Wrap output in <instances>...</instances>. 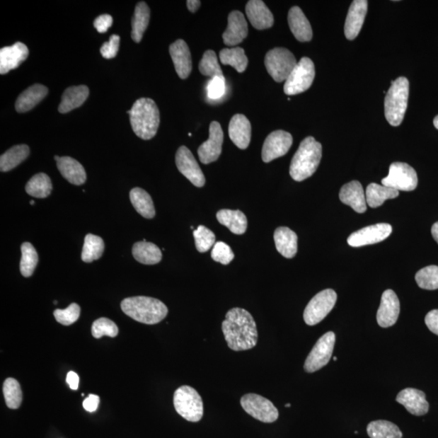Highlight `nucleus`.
<instances>
[{
    "instance_id": "obj_20",
    "label": "nucleus",
    "mask_w": 438,
    "mask_h": 438,
    "mask_svg": "<svg viewBox=\"0 0 438 438\" xmlns=\"http://www.w3.org/2000/svg\"><path fill=\"white\" fill-rule=\"evenodd\" d=\"M368 12V1L355 0L347 16L345 33L348 40H353L362 30L366 14Z\"/></svg>"
},
{
    "instance_id": "obj_43",
    "label": "nucleus",
    "mask_w": 438,
    "mask_h": 438,
    "mask_svg": "<svg viewBox=\"0 0 438 438\" xmlns=\"http://www.w3.org/2000/svg\"><path fill=\"white\" fill-rule=\"evenodd\" d=\"M199 71L202 75L212 77V79L216 76H224L219 64L217 54L212 50H208L204 53L199 63Z\"/></svg>"
},
{
    "instance_id": "obj_14",
    "label": "nucleus",
    "mask_w": 438,
    "mask_h": 438,
    "mask_svg": "<svg viewBox=\"0 0 438 438\" xmlns=\"http://www.w3.org/2000/svg\"><path fill=\"white\" fill-rule=\"evenodd\" d=\"M293 143L292 136L289 132L277 130L271 132L266 137L263 147V160L270 163L276 159L284 156L289 151Z\"/></svg>"
},
{
    "instance_id": "obj_7",
    "label": "nucleus",
    "mask_w": 438,
    "mask_h": 438,
    "mask_svg": "<svg viewBox=\"0 0 438 438\" xmlns=\"http://www.w3.org/2000/svg\"><path fill=\"white\" fill-rule=\"evenodd\" d=\"M297 63L295 55L284 47L270 50L265 57V65L268 74L279 83L287 81Z\"/></svg>"
},
{
    "instance_id": "obj_52",
    "label": "nucleus",
    "mask_w": 438,
    "mask_h": 438,
    "mask_svg": "<svg viewBox=\"0 0 438 438\" xmlns=\"http://www.w3.org/2000/svg\"><path fill=\"white\" fill-rule=\"evenodd\" d=\"M425 321L430 330L438 335V309L432 310L426 315Z\"/></svg>"
},
{
    "instance_id": "obj_12",
    "label": "nucleus",
    "mask_w": 438,
    "mask_h": 438,
    "mask_svg": "<svg viewBox=\"0 0 438 438\" xmlns=\"http://www.w3.org/2000/svg\"><path fill=\"white\" fill-rule=\"evenodd\" d=\"M335 343V335L334 332L326 333L321 336L318 341L309 353L306 363H304V370L307 373H314L321 368H323L329 363L334 351Z\"/></svg>"
},
{
    "instance_id": "obj_44",
    "label": "nucleus",
    "mask_w": 438,
    "mask_h": 438,
    "mask_svg": "<svg viewBox=\"0 0 438 438\" xmlns=\"http://www.w3.org/2000/svg\"><path fill=\"white\" fill-rule=\"evenodd\" d=\"M415 281L422 289H438V266L430 265L420 270L415 275Z\"/></svg>"
},
{
    "instance_id": "obj_56",
    "label": "nucleus",
    "mask_w": 438,
    "mask_h": 438,
    "mask_svg": "<svg viewBox=\"0 0 438 438\" xmlns=\"http://www.w3.org/2000/svg\"><path fill=\"white\" fill-rule=\"evenodd\" d=\"M432 235L435 241L438 243V221L432 226Z\"/></svg>"
},
{
    "instance_id": "obj_8",
    "label": "nucleus",
    "mask_w": 438,
    "mask_h": 438,
    "mask_svg": "<svg viewBox=\"0 0 438 438\" xmlns=\"http://www.w3.org/2000/svg\"><path fill=\"white\" fill-rule=\"evenodd\" d=\"M315 77V66L308 57H303L285 81L284 93L287 96H296L309 90Z\"/></svg>"
},
{
    "instance_id": "obj_18",
    "label": "nucleus",
    "mask_w": 438,
    "mask_h": 438,
    "mask_svg": "<svg viewBox=\"0 0 438 438\" xmlns=\"http://www.w3.org/2000/svg\"><path fill=\"white\" fill-rule=\"evenodd\" d=\"M248 28L245 16L240 11H232L229 16V24L223 35L225 45L234 47L248 36Z\"/></svg>"
},
{
    "instance_id": "obj_39",
    "label": "nucleus",
    "mask_w": 438,
    "mask_h": 438,
    "mask_svg": "<svg viewBox=\"0 0 438 438\" xmlns=\"http://www.w3.org/2000/svg\"><path fill=\"white\" fill-rule=\"evenodd\" d=\"M371 438H402L403 434L398 427L387 420H375L367 427Z\"/></svg>"
},
{
    "instance_id": "obj_9",
    "label": "nucleus",
    "mask_w": 438,
    "mask_h": 438,
    "mask_svg": "<svg viewBox=\"0 0 438 438\" xmlns=\"http://www.w3.org/2000/svg\"><path fill=\"white\" fill-rule=\"evenodd\" d=\"M337 301V294L334 290L326 289L316 295L304 309V320L309 325L321 323L333 309Z\"/></svg>"
},
{
    "instance_id": "obj_57",
    "label": "nucleus",
    "mask_w": 438,
    "mask_h": 438,
    "mask_svg": "<svg viewBox=\"0 0 438 438\" xmlns=\"http://www.w3.org/2000/svg\"><path fill=\"white\" fill-rule=\"evenodd\" d=\"M434 125L437 129H438V115L434 120Z\"/></svg>"
},
{
    "instance_id": "obj_42",
    "label": "nucleus",
    "mask_w": 438,
    "mask_h": 438,
    "mask_svg": "<svg viewBox=\"0 0 438 438\" xmlns=\"http://www.w3.org/2000/svg\"><path fill=\"white\" fill-rule=\"evenodd\" d=\"M3 392L8 408L10 409L20 408L23 395L18 381L12 378L5 380Z\"/></svg>"
},
{
    "instance_id": "obj_61",
    "label": "nucleus",
    "mask_w": 438,
    "mask_h": 438,
    "mask_svg": "<svg viewBox=\"0 0 438 438\" xmlns=\"http://www.w3.org/2000/svg\"><path fill=\"white\" fill-rule=\"evenodd\" d=\"M54 304H57V301H54Z\"/></svg>"
},
{
    "instance_id": "obj_38",
    "label": "nucleus",
    "mask_w": 438,
    "mask_h": 438,
    "mask_svg": "<svg viewBox=\"0 0 438 438\" xmlns=\"http://www.w3.org/2000/svg\"><path fill=\"white\" fill-rule=\"evenodd\" d=\"M25 191L29 195L36 198H46L51 195L52 183L45 173L33 175L27 183Z\"/></svg>"
},
{
    "instance_id": "obj_5",
    "label": "nucleus",
    "mask_w": 438,
    "mask_h": 438,
    "mask_svg": "<svg viewBox=\"0 0 438 438\" xmlns=\"http://www.w3.org/2000/svg\"><path fill=\"white\" fill-rule=\"evenodd\" d=\"M409 97V81L406 77H398L392 81L385 98V116L393 127L400 125L405 115Z\"/></svg>"
},
{
    "instance_id": "obj_58",
    "label": "nucleus",
    "mask_w": 438,
    "mask_h": 438,
    "mask_svg": "<svg viewBox=\"0 0 438 438\" xmlns=\"http://www.w3.org/2000/svg\"><path fill=\"white\" fill-rule=\"evenodd\" d=\"M285 406H286L287 408H289V407H291L292 405H291V404H290V403H287V404H286V405H285Z\"/></svg>"
},
{
    "instance_id": "obj_23",
    "label": "nucleus",
    "mask_w": 438,
    "mask_h": 438,
    "mask_svg": "<svg viewBox=\"0 0 438 438\" xmlns=\"http://www.w3.org/2000/svg\"><path fill=\"white\" fill-rule=\"evenodd\" d=\"M246 15L252 25L258 30L270 29L275 23L274 16L262 0H250L246 4Z\"/></svg>"
},
{
    "instance_id": "obj_30",
    "label": "nucleus",
    "mask_w": 438,
    "mask_h": 438,
    "mask_svg": "<svg viewBox=\"0 0 438 438\" xmlns=\"http://www.w3.org/2000/svg\"><path fill=\"white\" fill-rule=\"evenodd\" d=\"M88 94H90V91L86 86H71L67 88L63 93L59 112L66 114L80 108L86 101Z\"/></svg>"
},
{
    "instance_id": "obj_24",
    "label": "nucleus",
    "mask_w": 438,
    "mask_h": 438,
    "mask_svg": "<svg viewBox=\"0 0 438 438\" xmlns=\"http://www.w3.org/2000/svg\"><path fill=\"white\" fill-rule=\"evenodd\" d=\"M229 132L231 140L238 148L246 149L248 147L251 142L252 127L246 115L237 114L233 116Z\"/></svg>"
},
{
    "instance_id": "obj_2",
    "label": "nucleus",
    "mask_w": 438,
    "mask_h": 438,
    "mask_svg": "<svg viewBox=\"0 0 438 438\" xmlns=\"http://www.w3.org/2000/svg\"><path fill=\"white\" fill-rule=\"evenodd\" d=\"M132 129L142 140H151L159 129L160 113L157 104L153 99L142 98L137 100L130 110Z\"/></svg>"
},
{
    "instance_id": "obj_3",
    "label": "nucleus",
    "mask_w": 438,
    "mask_h": 438,
    "mask_svg": "<svg viewBox=\"0 0 438 438\" xmlns=\"http://www.w3.org/2000/svg\"><path fill=\"white\" fill-rule=\"evenodd\" d=\"M121 309L129 318L146 325L159 323L168 313L162 301L148 296L126 298L121 302Z\"/></svg>"
},
{
    "instance_id": "obj_11",
    "label": "nucleus",
    "mask_w": 438,
    "mask_h": 438,
    "mask_svg": "<svg viewBox=\"0 0 438 438\" xmlns=\"http://www.w3.org/2000/svg\"><path fill=\"white\" fill-rule=\"evenodd\" d=\"M243 410L255 419L264 423H273L279 418L278 409L269 399L256 393H247L241 399Z\"/></svg>"
},
{
    "instance_id": "obj_17",
    "label": "nucleus",
    "mask_w": 438,
    "mask_h": 438,
    "mask_svg": "<svg viewBox=\"0 0 438 438\" xmlns=\"http://www.w3.org/2000/svg\"><path fill=\"white\" fill-rule=\"evenodd\" d=\"M400 313V303L395 292L386 290L382 294L381 304L376 313V320L382 328L396 323Z\"/></svg>"
},
{
    "instance_id": "obj_31",
    "label": "nucleus",
    "mask_w": 438,
    "mask_h": 438,
    "mask_svg": "<svg viewBox=\"0 0 438 438\" xmlns=\"http://www.w3.org/2000/svg\"><path fill=\"white\" fill-rule=\"evenodd\" d=\"M217 219L234 234L242 235L247 230L248 220L241 210L221 209L217 213Z\"/></svg>"
},
{
    "instance_id": "obj_35",
    "label": "nucleus",
    "mask_w": 438,
    "mask_h": 438,
    "mask_svg": "<svg viewBox=\"0 0 438 438\" xmlns=\"http://www.w3.org/2000/svg\"><path fill=\"white\" fill-rule=\"evenodd\" d=\"M399 192L393 188L378 184H370L366 190V202L371 208L382 206L386 200L396 198Z\"/></svg>"
},
{
    "instance_id": "obj_19",
    "label": "nucleus",
    "mask_w": 438,
    "mask_h": 438,
    "mask_svg": "<svg viewBox=\"0 0 438 438\" xmlns=\"http://www.w3.org/2000/svg\"><path fill=\"white\" fill-rule=\"evenodd\" d=\"M29 57V49L22 42L0 50V74L4 75L11 70L18 69Z\"/></svg>"
},
{
    "instance_id": "obj_33",
    "label": "nucleus",
    "mask_w": 438,
    "mask_h": 438,
    "mask_svg": "<svg viewBox=\"0 0 438 438\" xmlns=\"http://www.w3.org/2000/svg\"><path fill=\"white\" fill-rule=\"evenodd\" d=\"M149 18H151V10L147 4L138 3L132 21L131 36L135 42L138 43L142 41L144 33L146 32L149 25Z\"/></svg>"
},
{
    "instance_id": "obj_1",
    "label": "nucleus",
    "mask_w": 438,
    "mask_h": 438,
    "mask_svg": "<svg viewBox=\"0 0 438 438\" xmlns=\"http://www.w3.org/2000/svg\"><path fill=\"white\" fill-rule=\"evenodd\" d=\"M225 340L235 352L250 350L257 345L258 332L253 316L247 310L234 308L229 310L221 324Z\"/></svg>"
},
{
    "instance_id": "obj_55",
    "label": "nucleus",
    "mask_w": 438,
    "mask_h": 438,
    "mask_svg": "<svg viewBox=\"0 0 438 438\" xmlns=\"http://www.w3.org/2000/svg\"><path fill=\"white\" fill-rule=\"evenodd\" d=\"M200 6H201V1L198 0H188L187 1V7L191 13H196Z\"/></svg>"
},
{
    "instance_id": "obj_21",
    "label": "nucleus",
    "mask_w": 438,
    "mask_h": 438,
    "mask_svg": "<svg viewBox=\"0 0 438 438\" xmlns=\"http://www.w3.org/2000/svg\"><path fill=\"white\" fill-rule=\"evenodd\" d=\"M396 401L405 407L408 413L417 417L429 412L430 404L426 400L425 393L413 388H407L399 392Z\"/></svg>"
},
{
    "instance_id": "obj_26",
    "label": "nucleus",
    "mask_w": 438,
    "mask_h": 438,
    "mask_svg": "<svg viewBox=\"0 0 438 438\" xmlns=\"http://www.w3.org/2000/svg\"><path fill=\"white\" fill-rule=\"evenodd\" d=\"M288 24L293 35L301 42H309L313 38V30L306 15L298 6H294L288 13Z\"/></svg>"
},
{
    "instance_id": "obj_4",
    "label": "nucleus",
    "mask_w": 438,
    "mask_h": 438,
    "mask_svg": "<svg viewBox=\"0 0 438 438\" xmlns=\"http://www.w3.org/2000/svg\"><path fill=\"white\" fill-rule=\"evenodd\" d=\"M323 156V146L314 137H308L299 145L290 166V175L301 182L312 176L317 171Z\"/></svg>"
},
{
    "instance_id": "obj_46",
    "label": "nucleus",
    "mask_w": 438,
    "mask_h": 438,
    "mask_svg": "<svg viewBox=\"0 0 438 438\" xmlns=\"http://www.w3.org/2000/svg\"><path fill=\"white\" fill-rule=\"evenodd\" d=\"M91 331L92 335L96 339H101L104 335L115 338L119 334L118 326L114 321L106 318H101L94 321Z\"/></svg>"
},
{
    "instance_id": "obj_32",
    "label": "nucleus",
    "mask_w": 438,
    "mask_h": 438,
    "mask_svg": "<svg viewBox=\"0 0 438 438\" xmlns=\"http://www.w3.org/2000/svg\"><path fill=\"white\" fill-rule=\"evenodd\" d=\"M132 255L138 263L144 265H155L162 260L163 254L154 243L145 240L137 242L132 247Z\"/></svg>"
},
{
    "instance_id": "obj_28",
    "label": "nucleus",
    "mask_w": 438,
    "mask_h": 438,
    "mask_svg": "<svg viewBox=\"0 0 438 438\" xmlns=\"http://www.w3.org/2000/svg\"><path fill=\"white\" fill-rule=\"evenodd\" d=\"M57 163L60 174L71 184L79 186L86 181V170L79 161L70 157H60Z\"/></svg>"
},
{
    "instance_id": "obj_22",
    "label": "nucleus",
    "mask_w": 438,
    "mask_h": 438,
    "mask_svg": "<svg viewBox=\"0 0 438 438\" xmlns=\"http://www.w3.org/2000/svg\"><path fill=\"white\" fill-rule=\"evenodd\" d=\"M169 51L177 74L181 79H188L192 69V57L188 44L184 40H177L171 44Z\"/></svg>"
},
{
    "instance_id": "obj_6",
    "label": "nucleus",
    "mask_w": 438,
    "mask_h": 438,
    "mask_svg": "<svg viewBox=\"0 0 438 438\" xmlns=\"http://www.w3.org/2000/svg\"><path fill=\"white\" fill-rule=\"evenodd\" d=\"M174 406L177 413L190 422H198L203 417L202 398L191 386H183L175 391Z\"/></svg>"
},
{
    "instance_id": "obj_34",
    "label": "nucleus",
    "mask_w": 438,
    "mask_h": 438,
    "mask_svg": "<svg viewBox=\"0 0 438 438\" xmlns=\"http://www.w3.org/2000/svg\"><path fill=\"white\" fill-rule=\"evenodd\" d=\"M130 201L137 212L142 217L151 219L155 216V209L153 200L149 194L140 188H135L131 190Z\"/></svg>"
},
{
    "instance_id": "obj_15",
    "label": "nucleus",
    "mask_w": 438,
    "mask_h": 438,
    "mask_svg": "<svg viewBox=\"0 0 438 438\" xmlns=\"http://www.w3.org/2000/svg\"><path fill=\"white\" fill-rule=\"evenodd\" d=\"M224 143V132L219 122L213 121L209 125V139L198 148V156L203 164L217 161L221 153Z\"/></svg>"
},
{
    "instance_id": "obj_48",
    "label": "nucleus",
    "mask_w": 438,
    "mask_h": 438,
    "mask_svg": "<svg viewBox=\"0 0 438 438\" xmlns=\"http://www.w3.org/2000/svg\"><path fill=\"white\" fill-rule=\"evenodd\" d=\"M212 259L216 263H219L223 265L230 264L235 258L230 246H227L224 242H217L213 247L212 252Z\"/></svg>"
},
{
    "instance_id": "obj_53",
    "label": "nucleus",
    "mask_w": 438,
    "mask_h": 438,
    "mask_svg": "<svg viewBox=\"0 0 438 438\" xmlns=\"http://www.w3.org/2000/svg\"><path fill=\"white\" fill-rule=\"evenodd\" d=\"M100 403V398L96 395H90L83 402V408L88 413L96 412Z\"/></svg>"
},
{
    "instance_id": "obj_29",
    "label": "nucleus",
    "mask_w": 438,
    "mask_h": 438,
    "mask_svg": "<svg viewBox=\"0 0 438 438\" xmlns=\"http://www.w3.org/2000/svg\"><path fill=\"white\" fill-rule=\"evenodd\" d=\"M47 93L48 88L41 84H35L28 88L16 99L15 105L16 112L19 113L29 112L42 102V99L47 96Z\"/></svg>"
},
{
    "instance_id": "obj_40",
    "label": "nucleus",
    "mask_w": 438,
    "mask_h": 438,
    "mask_svg": "<svg viewBox=\"0 0 438 438\" xmlns=\"http://www.w3.org/2000/svg\"><path fill=\"white\" fill-rule=\"evenodd\" d=\"M105 245L101 237L88 234L85 238L84 246L81 254L83 262L91 263L102 257Z\"/></svg>"
},
{
    "instance_id": "obj_45",
    "label": "nucleus",
    "mask_w": 438,
    "mask_h": 438,
    "mask_svg": "<svg viewBox=\"0 0 438 438\" xmlns=\"http://www.w3.org/2000/svg\"><path fill=\"white\" fill-rule=\"evenodd\" d=\"M193 236L200 253H207L215 245L214 233L204 226H199L197 230H194Z\"/></svg>"
},
{
    "instance_id": "obj_41",
    "label": "nucleus",
    "mask_w": 438,
    "mask_h": 438,
    "mask_svg": "<svg viewBox=\"0 0 438 438\" xmlns=\"http://www.w3.org/2000/svg\"><path fill=\"white\" fill-rule=\"evenodd\" d=\"M21 260L20 270L22 275L25 278L32 276L37 267L38 255L35 247L30 243L25 242L21 246Z\"/></svg>"
},
{
    "instance_id": "obj_16",
    "label": "nucleus",
    "mask_w": 438,
    "mask_h": 438,
    "mask_svg": "<svg viewBox=\"0 0 438 438\" xmlns=\"http://www.w3.org/2000/svg\"><path fill=\"white\" fill-rule=\"evenodd\" d=\"M392 226L387 224H379L360 229L348 237V245L352 247H362L384 241L389 237Z\"/></svg>"
},
{
    "instance_id": "obj_47",
    "label": "nucleus",
    "mask_w": 438,
    "mask_h": 438,
    "mask_svg": "<svg viewBox=\"0 0 438 438\" xmlns=\"http://www.w3.org/2000/svg\"><path fill=\"white\" fill-rule=\"evenodd\" d=\"M81 308L76 303L71 304L65 309H55L54 316L59 323L64 325H71L80 318Z\"/></svg>"
},
{
    "instance_id": "obj_59",
    "label": "nucleus",
    "mask_w": 438,
    "mask_h": 438,
    "mask_svg": "<svg viewBox=\"0 0 438 438\" xmlns=\"http://www.w3.org/2000/svg\"><path fill=\"white\" fill-rule=\"evenodd\" d=\"M30 204H32V206H33V204H35V202L31 201V202H30Z\"/></svg>"
},
{
    "instance_id": "obj_50",
    "label": "nucleus",
    "mask_w": 438,
    "mask_h": 438,
    "mask_svg": "<svg viewBox=\"0 0 438 438\" xmlns=\"http://www.w3.org/2000/svg\"><path fill=\"white\" fill-rule=\"evenodd\" d=\"M120 38L119 35H112L109 42L103 43L100 49L103 57L105 59H113L117 54L120 47Z\"/></svg>"
},
{
    "instance_id": "obj_25",
    "label": "nucleus",
    "mask_w": 438,
    "mask_h": 438,
    "mask_svg": "<svg viewBox=\"0 0 438 438\" xmlns=\"http://www.w3.org/2000/svg\"><path fill=\"white\" fill-rule=\"evenodd\" d=\"M340 201L351 207L355 212L363 214L367 209L365 193L362 184L353 180L343 185L340 192Z\"/></svg>"
},
{
    "instance_id": "obj_54",
    "label": "nucleus",
    "mask_w": 438,
    "mask_h": 438,
    "mask_svg": "<svg viewBox=\"0 0 438 438\" xmlns=\"http://www.w3.org/2000/svg\"><path fill=\"white\" fill-rule=\"evenodd\" d=\"M67 384H69L71 390L76 391L79 386V376L77 375L74 371H71L67 375Z\"/></svg>"
},
{
    "instance_id": "obj_51",
    "label": "nucleus",
    "mask_w": 438,
    "mask_h": 438,
    "mask_svg": "<svg viewBox=\"0 0 438 438\" xmlns=\"http://www.w3.org/2000/svg\"><path fill=\"white\" fill-rule=\"evenodd\" d=\"M113 24V18L112 16L104 14L98 16L94 21L93 25L98 33H106L109 28Z\"/></svg>"
},
{
    "instance_id": "obj_49",
    "label": "nucleus",
    "mask_w": 438,
    "mask_h": 438,
    "mask_svg": "<svg viewBox=\"0 0 438 438\" xmlns=\"http://www.w3.org/2000/svg\"><path fill=\"white\" fill-rule=\"evenodd\" d=\"M226 92L225 77L216 76L209 81L207 86L208 97L210 99L217 100L223 97Z\"/></svg>"
},
{
    "instance_id": "obj_13",
    "label": "nucleus",
    "mask_w": 438,
    "mask_h": 438,
    "mask_svg": "<svg viewBox=\"0 0 438 438\" xmlns=\"http://www.w3.org/2000/svg\"><path fill=\"white\" fill-rule=\"evenodd\" d=\"M177 168L194 186L202 188L206 184V178L190 149L180 146L175 154Z\"/></svg>"
},
{
    "instance_id": "obj_60",
    "label": "nucleus",
    "mask_w": 438,
    "mask_h": 438,
    "mask_svg": "<svg viewBox=\"0 0 438 438\" xmlns=\"http://www.w3.org/2000/svg\"><path fill=\"white\" fill-rule=\"evenodd\" d=\"M333 359H334V360H335V362H336V360H337V357H334V358H333Z\"/></svg>"
},
{
    "instance_id": "obj_27",
    "label": "nucleus",
    "mask_w": 438,
    "mask_h": 438,
    "mask_svg": "<svg viewBox=\"0 0 438 438\" xmlns=\"http://www.w3.org/2000/svg\"><path fill=\"white\" fill-rule=\"evenodd\" d=\"M274 239L277 250L286 258L296 256L298 237L295 232L286 226H280L275 231Z\"/></svg>"
},
{
    "instance_id": "obj_10",
    "label": "nucleus",
    "mask_w": 438,
    "mask_h": 438,
    "mask_svg": "<svg viewBox=\"0 0 438 438\" xmlns=\"http://www.w3.org/2000/svg\"><path fill=\"white\" fill-rule=\"evenodd\" d=\"M382 185L397 191H413L418 185V177L411 166L404 163H393L390 166L389 175L381 180Z\"/></svg>"
},
{
    "instance_id": "obj_36",
    "label": "nucleus",
    "mask_w": 438,
    "mask_h": 438,
    "mask_svg": "<svg viewBox=\"0 0 438 438\" xmlns=\"http://www.w3.org/2000/svg\"><path fill=\"white\" fill-rule=\"evenodd\" d=\"M30 148L26 145L15 146L8 149L0 157V170L7 173L14 169L29 157Z\"/></svg>"
},
{
    "instance_id": "obj_37",
    "label": "nucleus",
    "mask_w": 438,
    "mask_h": 438,
    "mask_svg": "<svg viewBox=\"0 0 438 438\" xmlns=\"http://www.w3.org/2000/svg\"><path fill=\"white\" fill-rule=\"evenodd\" d=\"M221 63L231 65L238 73H243L247 69L248 59L241 47L225 48L219 53Z\"/></svg>"
}]
</instances>
